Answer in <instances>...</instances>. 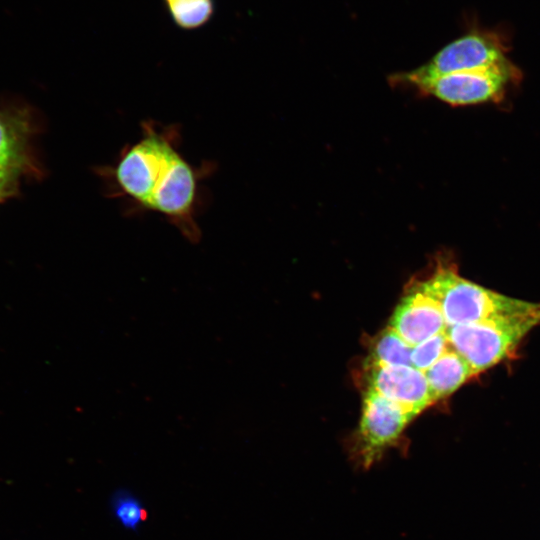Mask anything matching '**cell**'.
Returning a JSON list of instances; mask_svg holds the SVG:
<instances>
[{
	"mask_svg": "<svg viewBox=\"0 0 540 540\" xmlns=\"http://www.w3.org/2000/svg\"><path fill=\"white\" fill-rule=\"evenodd\" d=\"M411 351L412 346L389 326L373 338L363 367L375 365L411 366Z\"/></svg>",
	"mask_w": 540,
	"mask_h": 540,
	"instance_id": "11",
	"label": "cell"
},
{
	"mask_svg": "<svg viewBox=\"0 0 540 540\" xmlns=\"http://www.w3.org/2000/svg\"><path fill=\"white\" fill-rule=\"evenodd\" d=\"M539 324L540 303H537L525 312L448 326L446 334L451 347L476 375L513 354L521 340Z\"/></svg>",
	"mask_w": 540,
	"mask_h": 540,
	"instance_id": "3",
	"label": "cell"
},
{
	"mask_svg": "<svg viewBox=\"0 0 540 540\" xmlns=\"http://www.w3.org/2000/svg\"><path fill=\"white\" fill-rule=\"evenodd\" d=\"M390 327L413 347L445 332L448 326L440 305L416 287L397 305L390 319Z\"/></svg>",
	"mask_w": 540,
	"mask_h": 540,
	"instance_id": "8",
	"label": "cell"
},
{
	"mask_svg": "<svg viewBox=\"0 0 540 540\" xmlns=\"http://www.w3.org/2000/svg\"><path fill=\"white\" fill-rule=\"evenodd\" d=\"M363 369L366 388L399 405L414 417L434 403L421 370L407 365H375Z\"/></svg>",
	"mask_w": 540,
	"mask_h": 540,
	"instance_id": "7",
	"label": "cell"
},
{
	"mask_svg": "<svg viewBox=\"0 0 540 540\" xmlns=\"http://www.w3.org/2000/svg\"><path fill=\"white\" fill-rule=\"evenodd\" d=\"M29 134V121L21 114L0 110V165H26Z\"/></svg>",
	"mask_w": 540,
	"mask_h": 540,
	"instance_id": "10",
	"label": "cell"
},
{
	"mask_svg": "<svg viewBox=\"0 0 540 540\" xmlns=\"http://www.w3.org/2000/svg\"><path fill=\"white\" fill-rule=\"evenodd\" d=\"M189 1H193V0H164V3L166 5H169V4L183 3V2H189Z\"/></svg>",
	"mask_w": 540,
	"mask_h": 540,
	"instance_id": "16",
	"label": "cell"
},
{
	"mask_svg": "<svg viewBox=\"0 0 540 540\" xmlns=\"http://www.w3.org/2000/svg\"><path fill=\"white\" fill-rule=\"evenodd\" d=\"M506 51L498 35L473 31L445 46L423 66L392 75L389 81L416 88L439 76L491 66L506 59Z\"/></svg>",
	"mask_w": 540,
	"mask_h": 540,
	"instance_id": "5",
	"label": "cell"
},
{
	"mask_svg": "<svg viewBox=\"0 0 540 540\" xmlns=\"http://www.w3.org/2000/svg\"><path fill=\"white\" fill-rule=\"evenodd\" d=\"M415 417L372 389L363 394L359 426L348 441V454L354 466L368 470L384 453L400 444L404 430Z\"/></svg>",
	"mask_w": 540,
	"mask_h": 540,
	"instance_id": "4",
	"label": "cell"
},
{
	"mask_svg": "<svg viewBox=\"0 0 540 540\" xmlns=\"http://www.w3.org/2000/svg\"><path fill=\"white\" fill-rule=\"evenodd\" d=\"M173 22L182 29H196L206 24L214 14L213 0H193L166 5Z\"/></svg>",
	"mask_w": 540,
	"mask_h": 540,
	"instance_id": "13",
	"label": "cell"
},
{
	"mask_svg": "<svg viewBox=\"0 0 540 540\" xmlns=\"http://www.w3.org/2000/svg\"><path fill=\"white\" fill-rule=\"evenodd\" d=\"M424 374L434 403L451 395L475 376L469 363L452 347Z\"/></svg>",
	"mask_w": 540,
	"mask_h": 540,
	"instance_id": "9",
	"label": "cell"
},
{
	"mask_svg": "<svg viewBox=\"0 0 540 540\" xmlns=\"http://www.w3.org/2000/svg\"><path fill=\"white\" fill-rule=\"evenodd\" d=\"M110 508L118 524L128 531H137L147 520L148 513L142 501L126 489L114 492Z\"/></svg>",
	"mask_w": 540,
	"mask_h": 540,
	"instance_id": "12",
	"label": "cell"
},
{
	"mask_svg": "<svg viewBox=\"0 0 540 540\" xmlns=\"http://www.w3.org/2000/svg\"><path fill=\"white\" fill-rule=\"evenodd\" d=\"M433 274L416 287L434 299L447 326L478 322L528 311L537 303L512 298L462 278L456 268L438 259Z\"/></svg>",
	"mask_w": 540,
	"mask_h": 540,
	"instance_id": "2",
	"label": "cell"
},
{
	"mask_svg": "<svg viewBox=\"0 0 540 540\" xmlns=\"http://www.w3.org/2000/svg\"><path fill=\"white\" fill-rule=\"evenodd\" d=\"M22 170L19 166L0 165V199L12 192Z\"/></svg>",
	"mask_w": 540,
	"mask_h": 540,
	"instance_id": "15",
	"label": "cell"
},
{
	"mask_svg": "<svg viewBox=\"0 0 540 540\" xmlns=\"http://www.w3.org/2000/svg\"><path fill=\"white\" fill-rule=\"evenodd\" d=\"M521 78L507 58L491 66L455 72L427 81L415 89L451 106L500 102Z\"/></svg>",
	"mask_w": 540,
	"mask_h": 540,
	"instance_id": "6",
	"label": "cell"
},
{
	"mask_svg": "<svg viewBox=\"0 0 540 540\" xmlns=\"http://www.w3.org/2000/svg\"><path fill=\"white\" fill-rule=\"evenodd\" d=\"M178 125L146 120L137 140L126 145L115 162L98 166L108 194L121 198L135 212L163 216L188 241L197 243L201 182L210 164H191L180 149Z\"/></svg>",
	"mask_w": 540,
	"mask_h": 540,
	"instance_id": "1",
	"label": "cell"
},
{
	"mask_svg": "<svg viewBox=\"0 0 540 540\" xmlns=\"http://www.w3.org/2000/svg\"><path fill=\"white\" fill-rule=\"evenodd\" d=\"M450 347L446 331L434 335L412 347L411 366L424 372Z\"/></svg>",
	"mask_w": 540,
	"mask_h": 540,
	"instance_id": "14",
	"label": "cell"
}]
</instances>
